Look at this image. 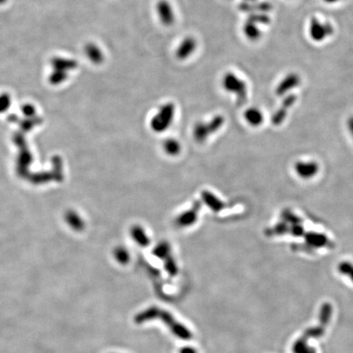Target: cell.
Returning <instances> with one entry per match:
<instances>
[{
    "instance_id": "cell-1",
    "label": "cell",
    "mask_w": 353,
    "mask_h": 353,
    "mask_svg": "<svg viewBox=\"0 0 353 353\" xmlns=\"http://www.w3.org/2000/svg\"><path fill=\"white\" fill-rule=\"evenodd\" d=\"M175 104L168 102L164 104L150 121V127L154 133H162L170 129L175 117Z\"/></svg>"
},
{
    "instance_id": "cell-2",
    "label": "cell",
    "mask_w": 353,
    "mask_h": 353,
    "mask_svg": "<svg viewBox=\"0 0 353 353\" xmlns=\"http://www.w3.org/2000/svg\"><path fill=\"white\" fill-rule=\"evenodd\" d=\"M225 124V118L223 115L213 116L208 121L198 122L193 128V138L198 143H203L209 139L213 134L218 133Z\"/></svg>"
},
{
    "instance_id": "cell-3",
    "label": "cell",
    "mask_w": 353,
    "mask_h": 353,
    "mask_svg": "<svg viewBox=\"0 0 353 353\" xmlns=\"http://www.w3.org/2000/svg\"><path fill=\"white\" fill-rule=\"evenodd\" d=\"M224 89L236 95L238 104H243L247 99L248 89L246 82L233 73L225 75L223 80Z\"/></svg>"
},
{
    "instance_id": "cell-4",
    "label": "cell",
    "mask_w": 353,
    "mask_h": 353,
    "mask_svg": "<svg viewBox=\"0 0 353 353\" xmlns=\"http://www.w3.org/2000/svg\"><path fill=\"white\" fill-rule=\"evenodd\" d=\"M202 202L200 200H195L188 209L181 212L178 215L175 217L174 224L176 228L185 229L192 227L197 223L201 210Z\"/></svg>"
},
{
    "instance_id": "cell-5",
    "label": "cell",
    "mask_w": 353,
    "mask_h": 353,
    "mask_svg": "<svg viewBox=\"0 0 353 353\" xmlns=\"http://www.w3.org/2000/svg\"><path fill=\"white\" fill-rule=\"evenodd\" d=\"M335 33V27L328 21L322 22L317 17H312L310 21L308 34L312 41L321 43L332 36Z\"/></svg>"
},
{
    "instance_id": "cell-6",
    "label": "cell",
    "mask_w": 353,
    "mask_h": 353,
    "mask_svg": "<svg viewBox=\"0 0 353 353\" xmlns=\"http://www.w3.org/2000/svg\"><path fill=\"white\" fill-rule=\"evenodd\" d=\"M200 201L215 213L223 211L227 206L226 202L209 190H202L200 193Z\"/></svg>"
},
{
    "instance_id": "cell-7",
    "label": "cell",
    "mask_w": 353,
    "mask_h": 353,
    "mask_svg": "<svg viewBox=\"0 0 353 353\" xmlns=\"http://www.w3.org/2000/svg\"><path fill=\"white\" fill-rule=\"evenodd\" d=\"M300 83V76L298 74L294 72L288 74L278 84L277 87L275 88V94L280 96H284L287 92L298 87Z\"/></svg>"
},
{
    "instance_id": "cell-8",
    "label": "cell",
    "mask_w": 353,
    "mask_h": 353,
    "mask_svg": "<svg viewBox=\"0 0 353 353\" xmlns=\"http://www.w3.org/2000/svg\"><path fill=\"white\" fill-rule=\"evenodd\" d=\"M159 18L165 25H171L175 21V12L172 5L167 0H161L156 4Z\"/></svg>"
},
{
    "instance_id": "cell-9",
    "label": "cell",
    "mask_w": 353,
    "mask_h": 353,
    "mask_svg": "<svg viewBox=\"0 0 353 353\" xmlns=\"http://www.w3.org/2000/svg\"><path fill=\"white\" fill-rule=\"evenodd\" d=\"M50 66L53 71L69 74L71 71L77 69L78 62L72 58L54 57L51 59Z\"/></svg>"
},
{
    "instance_id": "cell-10",
    "label": "cell",
    "mask_w": 353,
    "mask_h": 353,
    "mask_svg": "<svg viewBox=\"0 0 353 353\" xmlns=\"http://www.w3.org/2000/svg\"><path fill=\"white\" fill-rule=\"evenodd\" d=\"M297 101V96L294 94H289L283 100L282 104L276 112L272 115L271 122L274 125H279L281 124L287 115V110H289V108L294 106Z\"/></svg>"
},
{
    "instance_id": "cell-11",
    "label": "cell",
    "mask_w": 353,
    "mask_h": 353,
    "mask_svg": "<svg viewBox=\"0 0 353 353\" xmlns=\"http://www.w3.org/2000/svg\"><path fill=\"white\" fill-rule=\"evenodd\" d=\"M295 172L298 176L304 179L312 178L315 175H317L319 171V165L316 162H305V161H299L296 163Z\"/></svg>"
},
{
    "instance_id": "cell-12",
    "label": "cell",
    "mask_w": 353,
    "mask_h": 353,
    "mask_svg": "<svg viewBox=\"0 0 353 353\" xmlns=\"http://www.w3.org/2000/svg\"><path fill=\"white\" fill-rule=\"evenodd\" d=\"M196 49V41L192 37H186L176 48V57L179 60H185L192 55Z\"/></svg>"
},
{
    "instance_id": "cell-13",
    "label": "cell",
    "mask_w": 353,
    "mask_h": 353,
    "mask_svg": "<svg viewBox=\"0 0 353 353\" xmlns=\"http://www.w3.org/2000/svg\"><path fill=\"white\" fill-rule=\"evenodd\" d=\"M240 8L243 12H248L250 13H256V12H263L267 13L272 9V5L267 2H244L240 5Z\"/></svg>"
},
{
    "instance_id": "cell-14",
    "label": "cell",
    "mask_w": 353,
    "mask_h": 353,
    "mask_svg": "<svg viewBox=\"0 0 353 353\" xmlns=\"http://www.w3.org/2000/svg\"><path fill=\"white\" fill-rule=\"evenodd\" d=\"M130 236L141 246H147L151 242L149 235L144 227L139 224L133 225L130 228Z\"/></svg>"
},
{
    "instance_id": "cell-15",
    "label": "cell",
    "mask_w": 353,
    "mask_h": 353,
    "mask_svg": "<svg viewBox=\"0 0 353 353\" xmlns=\"http://www.w3.org/2000/svg\"><path fill=\"white\" fill-rule=\"evenodd\" d=\"M85 53L90 62L93 64L100 65L104 62L103 52L96 44L88 43L85 47Z\"/></svg>"
},
{
    "instance_id": "cell-16",
    "label": "cell",
    "mask_w": 353,
    "mask_h": 353,
    "mask_svg": "<svg viewBox=\"0 0 353 353\" xmlns=\"http://www.w3.org/2000/svg\"><path fill=\"white\" fill-rule=\"evenodd\" d=\"M244 117L250 126H260L264 122V114L256 107H250L246 110Z\"/></svg>"
},
{
    "instance_id": "cell-17",
    "label": "cell",
    "mask_w": 353,
    "mask_h": 353,
    "mask_svg": "<svg viewBox=\"0 0 353 353\" xmlns=\"http://www.w3.org/2000/svg\"><path fill=\"white\" fill-rule=\"evenodd\" d=\"M243 32L250 41H257L262 36V32L259 25L254 21L248 20L244 25Z\"/></svg>"
},
{
    "instance_id": "cell-18",
    "label": "cell",
    "mask_w": 353,
    "mask_h": 353,
    "mask_svg": "<svg viewBox=\"0 0 353 353\" xmlns=\"http://www.w3.org/2000/svg\"><path fill=\"white\" fill-rule=\"evenodd\" d=\"M164 152L167 154L168 156H178L181 152V145L178 140L176 138H167L163 142Z\"/></svg>"
},
{
    "instance_id": "cell-19",
    "label": "cell",
    "mask_w": 353,
    "mask_h": 353,
    "mask_svg": "<svg viewBox=\"0 0 353 353\" xmlns=\"http://www.w3.org/2000/svg\"><path fill=\"white\" fill-rule=\"evenodd\" d=\"M69 74L64 73V72H60V71H52L49 77H48V81L52 85H61L62 83L65 82L68 79Z\"/></svg>"
},
{
    "instance_id": "cell-20",
    "label": "cell",
    "mask_w": 353,
    "mask_h": 353,
    "mask_svg": "<svg viewBox=\"0 0 353 353\" xmlns=\"http://www.w3.org/2000/svg\"><path fill=\"white\" fill-rule=\"evenodd\" d=\"M170 251H171V248H170V244L166 241H161L154 249L155 255L161 259H164L170 255Z\"/></svg>"
},
{
    "instance_id": "cell-21",
    "label": "cell",
    "mask_w": 353,
    "mask_h": 353,
    "mask_svg": "<svg viewBox=\"0 0 353 353\" xmlns=\"http://www.w3.org/2000/svg\"><path fill=\"white\" fill-rule=\"evenodd\" d=\"M248 20L254 21L255 23L262 24V25H267L270 23L271 18L270 16L266 13H263V12H256V13H250V16L248 17Z\"/></svg>"
},
{
    "instance_id": "cell-22",
    "label": "cell",
    "mask_w": 353,
    "mask_h": 353,
    "mask_svg": "<svg viewBox=\"0 0 353 353\" xmlns=\"http://www.w3.org/2000/svg\"><path fill=\"white\" fill-rule=\"evenodd\" d=\"M114 256H115V259L122 264H127L130 258L129 251L124 247L116 248L114 251Z\"/></svg>"
},
{
    "instance_id": "cell-23",
    "label": "cell",
    "mask_w": 353,
    "mask_h": 353,
    "mask_svg": "<svg viewBox=\"0 0 353 353\" xmlns=\"http://www.w3.org/2000/svg\"><path fill=\"white\" fill-rule=\"evenodd\" d=\"M307 241L314 246H323L326 243L327 238L325 235L319 233H309L307 236Z\"/></svg>"
},
{
    "instance_id": "cell-24",
    "label": "cell",
    "mask_w": 353,
    "mask_h": 353,
    "mask_svg": "<svg viewBox=\"0 0 353 353\" xmlns=\"http://www.w3.org/2000/svg\"><path fill=\"white\" fill-rule=\"evenodd\" d=\"M11 104V97L7 93L0 94V112L7 110Z\"/></svg>"
},
{
    "instance_id": "cell-25",
    "label": "cell",
    "mask_w": 353,
    "mask_h": 353,
    "mask_svg": "<svg viewBox=\"0 0 353 353\" xmlns=\"http://www.w3.org/2000/svg\"><path fill=\"white\" fill-rule=\"evenodd\" d=\"M348 127H349V132L351 133L353 138V116H351L348 120Z\"/></svg>"
},
{
    "instance_id": "cell-26",
    "label": "cell",
    "mask_w": 353,
    "mask_h": 353,
    "mask_svg": "<svg viewBox=\"0 0 353 353\" xmlns=\"http://www.w3.org/2000/svg\"><path fill=\"white\" fill-rule=\"evenodd\" d=\"M323 1L328 4H335V3L340 2V0H323Z\"/></svg>"
},
{
    "instance_id": "cell-27",
    "label": "cell",
    "mask_w": 353,
    "mask_h": 353,
    "mask_svg": "<svg viewBox=\"0 0 353 353\" xmlns=\"http://www.w3.org/2000/svg\"><path fill=\"white\" fill-rule=\"evenodd\" d=\"M259 1V0H244V2H255Z\"/></svg>"
},
{
    "instance_id": "cell-28",
    "label": "cell",
    "mask_w": 353,
    "mask_h": 353,
    "mask_svg": "<svg viewBox=\"0 0 353 353\" xmlns=\"http://www.w3.org/2000/svg\"><path fill=\"white\" fill-rule=\"evenodd\" d=\"M7 0H0V5L4 4L7 2Z\"/></svg>"
}]
</instances>
